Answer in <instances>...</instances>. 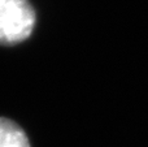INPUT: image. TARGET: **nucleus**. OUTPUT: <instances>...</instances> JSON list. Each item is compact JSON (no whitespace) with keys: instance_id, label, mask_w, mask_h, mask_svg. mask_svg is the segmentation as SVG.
Masks as SVG:
<instances>
[{"instance_id":"f03ea898","label":"nucleus","mask_w":148,"mask_h":147,"mask_svg":"<svg viewBox=\"0 0 148 147\" xmlns=\"http://www.w3.org/2000/svg\"><path fill=\"white\" fill-rule=\"evenodd\" d=\"M0 147H30V143L16 122L0 117Z\"/></svg>"},{"instance_id":"f257e3e1","label":"nucleus","mask_w":148,"mask_h":147,"mask_svg":"<svg viewBox=\"0 0 148 147\" xmlns=\"http://www.w3.org/2000/svg\"><path fill=\"white\" fill-rule=\"evenodd\" d=\"M35 12L29 0H0V43L14 44L30 36Z\"/></svg>"}]
</instances>
